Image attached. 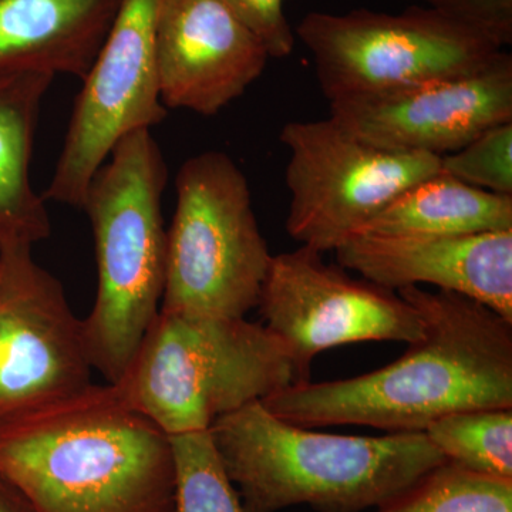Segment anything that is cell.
<instances>
[{
  "mask_svg": "<svg viewBox=\"0 0 512 512\" xmlns=\"http://www.w3.org/2000/svg\"><path fill=\"white\" fill-rule=\"evenodd\" d=\"M420 313L424 335L390 365L333 382L295 383L262 400L303 429L367 426L424 431L447 414L512 409V322L458 293L397 291Z\"/></svg>",
  "mask_w": 512,
  "mask_h": 512,
  "instance_id": "obj_1",
  "label": "cell"
},
{
  "mask_svg": "<svg viewBox=\"0 0 512 512\" xmlns=\"http://www.w3.org/2000/svg\"><path fill=\"white\" fill-rule=\"evenodd\" d=\"M0 474L39 512H173L170 437L114 384L0 423Z\"/></svg>",
  "mask_w": 512,
  "mask_h": 512,
  "instance_id": "obj_2",
  "label": "cell"
},
{
  "mask_svg": "<svg viewBox=\"0 0 512 512\" xmlns=\"http://www.w3.org/2000/svg\"><path fill=\"white\" fill-rule=\"evenodd\" d=\"M210 431L247 512L380 508L447 461L424 431L318 433L286 423L262 402L218 417Z\"/></svg>",
  "mask_w": 512,
  "mask_h": 512,
  "instance_id": "obj_3",
  "label": "cell"
},
{
  "mask_svg": "<svg viewBox=\"0 0 512 512\" xmlns=\"http://www.w3.org/2000/svg\"><path fill=\"white\" fill-rule=\"evenodd\" d=\"M168 171L150 130L121 138L90 181L82 210L96 249V301L83 320L93 370L119 382L161 309Z\"/></svg>",
  "mask_w": 512,
  "mask_h": 512,
  "instance_id": "obj_4",
  "label": "cell"
},
{
  "mask_svg": "<svg viewBox=\"0 0 512 512\" xmlns=\"http://www.w3.org/2000/svg\"><path fill=\"white\" fill-rule=\"evenodd\" d=\"M298 382L284 343L245 318L160 309L114 386L168 437Z\"/></svg>",
  "mask_w": 512,
  "mask_h": 512,
  "instance_id": "obj_5",
  "label": "cell"
},
{
  "mask_svg": "<svg viewBox=\"0 0 512 512\" xmlns=\"http://www.w3.org/2000/svg\"><path fill=\"white\" fill-rule=\"evenodd\" d=\"M175 191L161 309L245 318L274 258L247 177L227 154L207 151L181 165Z\"/></svg>",
  "mask_w": 512,
  "mask_h": 512,
  "instance_id": "obj_6",
  "label": "cell"
},
{
  "mask_svg": "<svg viewBox=\"0 0 512 512\" xmlns=\"http://www.w3.org/2000/svg\"><path fill=\"white\" fill-rule=\"evenodd\" d=\"M296 35L312 53L329 103L474 73L504 47L433 6H412L400 15L312 12Z\"/></svg>",
  "mask_w": 512,
  "mask_h": 512,
  "instance_id": "obj_7",
  "label": "cell"
},
{
  "mask_svg": "<svg viewBox=\"0 0 512 512\" xmlns=\"http://www.w3.org/2000/svg\"><path fill=\"white\" fill-rule=\"evenodd\" d=\"M279 140L289 153L286 231L322 254L359 234L402 192L441 173V157L384 150L330 117L291 121Z\"/></svg>",
  "mask_w": 512,
  "mask_h": 512,
  "instance_id": "obj_8",
  "label": "cell"
},
{
  "mask_svg": "<svg viewBox=\"0 0 512 512\" xmlns=\"http://www.w3.org/2000/svg\"><path fill=\"white\" fill-rule=\"evenodd\" d=\"M163 0H121L106 40L74 100L46 201L82 208L90 181L121 138L167 116L157 73V20Z\"/></svg>",
  "mask_w": 512,
  "mask_h": 512,
  "instance_id": "obj_9",
  "label": "cell"
},
{
  "mask_svg": "<svg viewBox=\"0 0 512 512\" xmlns=\"http://www.w3.org/2000/svg\"><path fill=\"white\" fill-rule=\"evenodd\" d=\"M256 308L288 349L296 383L311 380L313 359L323 350L360 342L410 345L424 335L420 313L399 293L352 278L303 245L274 255Z\"/></svg>",
  "mask_w": 512,
  "mask_h": 512,
  "instance_id": "obj_10",
  "label": "cell"
},
{
  "mask_svg": "<svg viewBox=\"0 0 512 512\" xmlns=\"http://www.w3.org/2000/svg\"><path fill=\"white\" fill-rule=\"evenodd\" d=\"M32 249L0 247V423L92 384L83 320Z\"/></svg>",
  "mask_w": 512,
  "mask_h": 512,
  "instance_id": "obj_11",
  "label": "cell"
},
{
  "mask_svg": "<svg viewBox=\"0 0 512 512\" xmlns=\"http://www.w3.org/2000/svg\"><path fill=\"white\" fill-rule=\"evenodd\" d=\"M330 119L384 150L443 157L512 121V56L464 76L330 101Z\"/></svg>",
  "mask_w": 512,
  "mask_h": 512,
  "instance_id": "obj_12",
  "label": "cell"
},
{
  "mask_svg": "<svg viewBox=\"0 0 512 512\" xmlns=\"http://www.w3.org/2000/svg\"><path fill=\"white\" fill-rule=\"evenodd\" d=\"M156 52L165 109L207 117L247 92L271 59L262 40L222 0H163Z\"/></svg>",
  "mask_w": 512,
  "mask_h": 512,
  "instance_id": "obj_13",
  "label": "cell"
},
{
  "mask_svg": "<svg viewBox=\"0 0 512 512\" xmlns=\"http://www.w3.org/2000/svg\"><path fill=\"white\" fill-rule=\"evenodd\" d=\"M335 252L346 271L390 291L434 285L512 322V229L456 237L355 235Z\"/></svg>",
  "mask_w": 512,
  "mask_h": 512,
  "instance_id": "obj_14",
  "label": "cell"
},
{
  "mask_svg": "<svg viewBox=\"0 0 512 512\" xmlns=\"http://www.w3.org/2000/svg\"><path fill=\"white\" fill-rule=\"evenodd\" d=\"M121 0H0V70L82 79Z\"/></svg>",
  "mask_w": 512,
  "mask_h": 512,
  "instance_id": "obj_15",
  "label": "cell"
},
{
  "mask_svg": "<svg viewBox=\"0 0 512 512\" xmlns=\"http://www.w3.org/2000/svg\"><path fill=\"white\" fill-rule=\"evenodd\" d=\"M55 77L0 70V247H35L52 232L43 195L30 180L43 99Z\"/></svg>",
  "mask_w": 512,
  "mask_h": 512,
  "instance_id": "obj_16",
  "label": "cell"
},
{
  "mask_svg": "<svg viewBox=\"0 0 512 512\" xmlns=\"http://www.w3.org/2000/svg\"><path fill=\"white\" fill-rule=\"evenodd\" d=\"M512 229V195L471 187L446 173L402 192L357 235L456 237Z\"/></svg>",
  "mask_w": 512,
  "mask_h": 512,
  "instance_id": "obj_17",
  "label": "cell"
},
{
  "mask_svg": "<svg viewBox=\"0 0 512 512\" xmlns=\"http://www.w3.org/2000/svg\"><path fill=\"white\" fill-rule=\"evenodd\" d=\"M450 463L480 476L512 481V409L447 414L424 430Z\"/></svg>",
  "mask_w": 512,
  "mask_h": 512,
  "instance_id": "obj_18",
  "label": "cell"
},
{
  "mask_svg": "<svg viewBox=\"0 0 512 512\" xmlns=\"http://www.w3.org/2000/svg\"><path fill=\"white\" fill-rule=\"evenodd\" d=\"M377 512H512V481L446 461Z\"/></svg>",
  "mask_w": 512,
  "mask_h": 512,
  "instance_id": "obj_19",
  "label": "cell"
},
{
  "mask_svg": "<svg viewBox=\"0 0 512 512\" xmlns=\"http://www.w3.org/2000/svg\"><path fill=\"white\" fill-rule=\"evenodd\" d=\"M175 471L173 512H247L211 431L171 436Z\"/></svg>",
  "mask_w": 512,
  "mask_h": 512,
  "instance_id": "obj_20",
  "label": "cell"
},
{
  "mask_svg": "<svg viewBox=\"0 0 512 512\" xmlns=\"http://www.w3.org/2000/svg\"><path fill=\"white\" fill-rule=\"evenodd\" d=\"M441 171L471 187L512 195V121L487 128L460 150L441 157Z\"/></svg>",
  "mask_w": 512,
  "mask_h": 512,
  "instance_id": "obj_21",
  "label": "cell"
},
{
  "mask_svg": "<svg viewBox=\"0 0 512 512\" xmlns=\"http://www.w3.org/2000/svg\"><path fill=\"white\" fill-rule=\"evenodd\" d=\"M264 43L269 57H288L295 35L284 13V0H222Z\"/></svg>",
  "mask_w": 512,
  "mask_h": 512,
  "instance_id": "obj_22",
  "label": "cell"
},
{
  "mask_svg": "<svg viewBox=\"0 0 512 512\" xmlns=\"http://www.w3.org/2000/svg\"><path fill=\"white\" fill-rule=\"evenodd\" d=\"M433 8L487 33L503 46L511 45L512 0H441Z\"/></svg>",
  "mask_w": 512,
  "mask_h": 512,
  "instance_id": "obj_23",
  "label": "cell"
},
{
  "mask_svg": "<svg viewBox=\"0 0 512 512\" xmlns=\"http://www.w3.org/2000/svg\"><path fill=\"white\" fill-rule=\"evenodd\" d=\"M0 512H39L15 484L0 474Z\"/></svg>",
  "mask_w": 512,
  "mask_h": 512,
  "instance_id": "obj_24",
  "label": "cell"
},
{
  "mask_svg": "<svg viewBox=\"0 0 512 512\" xmlns=\"http://www.w3.org/2000/svg\"><path fill=\"white\" fill-rule=\"evenodd\" d=\"M427 2H429L431 6H434L437 5V3H440L441 0H427Z\"/></svg>",
  "mask_w": 512,
  "mask_h": 512,
  "instance_id": "obj_25",
  "label": "cell"
}]
</instances>
